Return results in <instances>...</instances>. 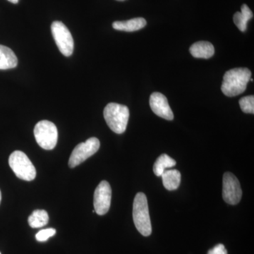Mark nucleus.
Instances as JSON below:
<instances>
[{
	"label": "nucleus",
	"mask_w": 254,
	"mask_h": 254,
	"mask_svg": "<svg viewBox=\"0 0 254 254\" xmlns=\"http://www.w3.org/2000/svg\"><path fill=\"white\" fill-rule=\"evenodd\" d=\"M112 190L110 184L107 181L100 182L94 193L95 212L98 215H103L108 213L111 204Z\"/></svg>",
	"instance_id": "9"
},
{
	"label": "nucleus",
	"mask_w": 254,
	"mask_h": 254,
	"mask_svg": "<svg viewBox=\"0 0 254 254\" xmlns=\"http://www.w3.org/2000/svg\"><path fill=\"white\" fill-rule=\"evenodd\" d=\"M150 106L152 111L160 118L173 120L174 115L166 97L160 93H152L150 97Z\"/></svg>",
	"instance_id": "10"
},
{
	"label": "nucleus",
	"mask_w": 254,
	"mask_h": 254,
	"mask_svg": "<svg viewBox=\"0 0 254 254\" xmlns=\"http://www.w3.org/2000/svg\"><path fill=\"white\" fill-rule=\"evenodd\" d=\"M164 187L168 190H176L181 183V173L177 170H165L161 175Z\"/></svg>",
	"instance_id": "14"
},
{
	"label": "nucleus",
	"mask_w": 254,
	"mask_h": 254,
	"mask_svg": "<svg viewBox=\"0 0 254 254\" xmlns=\"http://www.w3.org/2000/svg\"><path fill=\"white\" fill-rule=\"evenodd\" d=\"M103 115L107 125L112 131L118 134L126 131L129 118V110L127 106L110 103L105 107Z\"/></svg>",
	"instance_id": "3"
},
{
	"label": "nucleus",
	"mask_w": 254,
	"mask_h": 254,
	"mask_svg": "<svg viewBox=\"0 0 254 254\" xmlns=\"http://www.w3.org/2000/svg\"><path fill=\"white\" fill-rule=\"evenodd\" d=\"M56 234V230L53 228L45 229L38 232L36 235V239L38 242H46L49 240L50 237L54 236Z\"/></svg>",
	"instance_id": "19"
},
{
	"label": "nucleus",
	"mask_w": 254,
	"mask_h": 254,
	"mask_svg": "<svg viewBox=\"0 0 254 254\" xmlns=\"http://www.w3.org/2000/svg\"><path fill=\"white\" fill-rule=\"evenodd\" d=\"M117 1H125V0H117Z\"/></svg>",
	"instance_id": "23"
},
{
	"label": "nucleus",
	"mask_w": 254,
	"mask_h": 254,
	"mask_svg": "<svg viewBox=\"0 0 254 254\" xmlns=\"http://www.w3.org/2000/svg\"><path fill=\"white\" fill-rule=\"evenodd\" d=\"M190 50L193 58L203 59H209L215 53V48L213 45L206 41L197 42L190 46Z\"/></svg>",
	"instance_id": "11"
},
{
	"label": "nucleus",
	"mask_w": 254,
	"mask_h": 254,
	"mask_svg": "<svg viewBox=\"0 0 254 254\" xmlns=\"http://www.w3.org/2000/svg\"><path fill=\"white\" fill-rule=\"evenodd\" d=\"M100 141L95 137L88 138L83 143L75 147L68 160V166L73 168L83 163L87 159L95 154L100 148Z\"/></svg>",
	"instance_id": "7"
},
{
	"label": "nucleus",
	"mask_w": 254,
	"mask_h": 254,
	"mask_svg": "<svg viewBox=\"0 0 254 254\" xmlns=\"http://www.w3.org/2000/svg\"><path fill=\"white\" fill-rule=\"evenodd\" d=\"M1 190H0V203H1Z\"/></svg>",
	"instance_id": "22"
},
{
	"label": "nucleus",
	"mask_w": 254,
	"mask_h": 254,
	"mask_svg": "<svg viewBox=\"0 0 254 254\" xmlns=\"http://www.w3.org/2000/svg\"><path fill=\"white\" fill-rule=\"evenodd\" d=\"M51 31L62 54L66 57L71 56L74 48V43L67 27L61 21H56L52 23Z\"/></svg>",
	"instance_id": "6"
},
{
	"label": "nucleus",
	"mask_w": 254,
	"mask_h": 254,
	"mask_svg": "<svg viewBox=\"0 0 254 254\" xmlns=\"http://www.w3.org/2000/svg\"><path fill=\"white\" fill-rule=\"evenodd\" d=\"M49 221V216L45 210H36L28 218V224L32 228L46 226Z\"/></svg>",
	"instance_id": "17"
},
{
	"label": "nucleus",
	"mask_w": 254,
	"mask_h": 254,
	"mask_svg": "<svg viewBox=\"0 0 254 254\" xmlns=\"http://www.w3.org/2000/svg\"><path fill=\"white\" fill-rule=\"evenodd\" d=\"M10 168L16 176L24 181H32L36 177V170L27 155L23 152L16 150L10 155Z\"/></svg>",
	"instance_id": "4"
},
{
	"label": "nucleus",
	"mask_w": 254,
	"mask_h": 254,
	"mask_svg": "<svg viewBox=\"0 0 254 254\" xmlns=\"http://www.w3.org/2000/svg\"><path fill=\"white\" fill-rule=\"evenodd\" d=\"M253 13L247 4H243L241 12H236L233 16V21L239 30L242 32L247 31V23L253 18Z\"/></svg>",
	"instance_id": "15"
},
{
	"label": "nucleus",
	"mask_w": 254,
	"mask_h": 254,
	"mask_svg": "<svg viewBox=\"0 0 254 254\" xmlns=\"http://www.w3.org/2000/svg\"><path fill=\"white\" fill-rule=\"evenodd\" d=\"M18 59L13 50L0 45V69H10L16 67Z\"/></svg>",
	"instance_id": "13"
},
{
	"label": "nucleus",
	"mask_w": 254,
	"mask_h": 254,
	"mask_svg": "<svg viewBox=\"0 0 254 254\" xmlns=\"http://www.w3.org/2000/svg\"><path fill=\"white\" fill-rule=\"evenodd\" d=\"M176 161L167 154L160 155L154 164L153 172L156 176L161 177L166 169L175 166Z\"/></svg>",
	"instance_id": "16"
},
{
	"label": "nucleus",
	"mask_w": 254,
	"mask_h": 254,
	"mask_svg": "<svg viewBox=\"0 0 254 254\" xmlns=\"http://www.w3.org/2000/svg\"><path fill=\"white\" fill-rule=\"evenodd\" d=\"M252 77V72L247 68H235L229 70L223 76L221 91L228 97L237 96L245 91Z\"/></svg>",
	"instance_id": "1"
},
{
	"label": "nucleus",
	"mask_w": 254,
	"mask_h": 254,
	"mask_svg": "<svg viewBox=\"0 0 254 254\" xmlns=\"http://www.w3.org/2000/svg\"><path fill=\"white\" fill-rule=\"evenodd\" d=\"M0 254H1V253H0Z\"/></svg>",
	"instance_id": "24"
},
{
	"label": "nucleus",
	"mask_w": 254,
	"mask_h": 254,
	"mask_svg": "<svg viewBox=\"0 0 254 254\" xmlns=\"http://www.w3.org/2000/svg\"><path fill=\"white\" fill-rule=\"evenodd\" d=\"M10 2L13 3V4H17L19 0H8Z\"/></svg>",
	"instance_id": "21"
},
{
	"label": "nucleus",
	"mask_w": 254,
	"mask_h": 254,
	"mask_svg": "<svg viewBox=\"0 0 254 254\" xmlns=\"http://www.w3.org/2000/svg\"><path fill=\"white\" fill-rule=\"evenodd\" d=\"M208 254H227V252L225 246L220 244L215 246L212 250H209Z\"/></svg>",
	"instance_id": "20"
},
{
	"label": "nucleus",
	"mask_w": 254,
	"mask_h": 254,
	"mask_svg": "<svg viewBox=\"0 0 254 254\" xmlns=\"http://www.w3.org/2000/svg\"><path fill=\"white\" fill-rule=\"evenodd\" d=\"M133 219L137 230L143 236L148 237L152 233L149 209L146 195L141 192L137 193L133 200Z\"/></svg>",
	"instance_id": "2"
},
{
	"label": "nucleus",
	"mask_w": 254,
	"mask_h": 254,
	"mask_svg": "<svg viewBox=\"0 0 254 254\" xmlns=\"http://www.w3.org/2000/svg\"><path fill=\"white\" fill-rule=\"evenodd\" d=\"M34 136L37 143L42 148L53 150L58 143V128L54 123L48 120H43L35 127Z\"/></svg>",
	"instance_id": "5"
},
{
	"label": "nucleus",
	"mask_w": 254,
	"mask_h": 254,
	"mask_svg": "<svg viewBox=\"0 0 254 254\" xmlns=\"http://www.w3.org/2000/svg\"><path fill=\"white\" fill-rule=\"evenodd\" d=\"M242 196V190L240 182L231 173L224 174L222 179V198L230 205L240 203Z\"/></svg>",
	"instance_id": "8"
},
{
	"label": "nucleus",
	"mask_w": 254,
	"mask_h": 254,
	"mask_svg": "<svg viewBox=\"0 0 254 254\" xmlns=\"http://www.w3.org/2000/svg\"><path fill=\"white\" fill-rule=\"evenodd\" d=\"M146 20L139 17L132 18L124 21H115L113 23L114 29L118 31L133 32L141 30L146 26Z\"/></svg>",
	"instance_id": "12"
},
{
	"label": "nucleus",
	"mask_w": 254,
	"mask_h": 254,
	"mask_svg": "<svg viewBox=\"0 0 254 254\" xmlns=\"http://www.w3.org/2000/svg\"><path fill=\"white\" fill-rule=\"evenodd\" d=\"M241 109L245 113H254V96L249 95V96L243 97L240 100Z\"/></svg>",
	"instance_id": "18"
}]
</instances>
